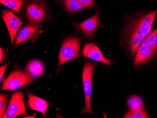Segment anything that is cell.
Here are the masks:
<instances>
[{
	"label": "cell",
	"instance_id": "obj_1",
	"mask_svg": "<svg viewBox=\"0 0 157 118\" xmlns=\"http://www.w3.org/2000/svg\"><path fill=\"white\" fill-rule=\"evenodd\" d=\"M157 13L156 9L137 16L128 24L126 36L132 56L136 54L138 47L150 32Z\"/></svg>",
	"mask_w": 157,
	"mask_h": 118
},
{
	"label": "cell",
	"instance_id": "obj_2",
	"mask_svg": "<svg viewBox=\"0 0 157 118\" xmlns=\"http://www.w3.org/2000/svg\"><path fill=\"white\" fill-rule=\"evenodd\" d=\"M49 10L45 0H29L25 4L23 14L30 23L38 24L48 21Z\"/></svg>",
	"mask_w": 157,
	"mask_h": 118
},
{
	"label": "cell",
	"instance_id": "obj_3",
	"mask_svg": "<svg viewBox=\"0 0 157 118\" xmlns=\"http://www.w3.org/2000/svg\"><path fill=\"white\" fill-rule=\"evenodd\" d=\"M157 52V28L144 40L137 48L134 60L135 66L146 63Z\"/></svg>",
	"mask_w": 157,
	"mask_h": 118
},
{
	"label": "cell",
	"instance_id": "obj_4",
	"mask_svg": "<svg viewBox=\"0 0 157 118\" xmlns=\"http://www.w3.org/2000/svg\"><path fill=\"white\" fill-rule=\"evenodd\" d=\"M97 64L90 62L85 63L82 73V80L84 92L85 105L81 113H88L94 115L91 105V97L92 90L93 74Z\"/></svg>",
	"mask_w": 157,
	"mask_h": 118
},
{
	"label": "cell",
	"instance_id": "obj_5",
	"mask_svg": "<svg viewBox=\"0 0 157 118\" xmlns=\"http://www.w3.org/2000/svg\"><path fill=\"white\" fill-rule=\"evenodd\" d=\"M81 44V40L77 37H70L63 40L59 53V70L64 63L78 58Z\"/></svg>",
	"mask_w": 157,
	"mask_h": 118
},
{
	"label": "cell",
	"instance_id": "obj_6",
	"mask_svg": "<svg viewBox=\"0 0 157 118\" xmlns=\"http://www.w3.org/2000/svg\"><path fill=\"white\" fill-rule=\"evenodd\" d=\"M32 79L29 75L20 69H15L4 79L2 86V90H9L13 91L25 85L30 84Z\"/></svg>",
	"mask_w": 157,
	"mask_h": 118
},
{
	"label": "cell",
	"instance_id": "obj_7",
	"mask_svg": "<svg viewBox=\"0 0 157 118\" xmlns=\"http://www.w3.org/2000/svg\"><path fill=\"white\" fill-rule=\"evenodd\" d=\"M24 98L22 91H16L13 93L7 111L1 118H15L19 115L27 114Z\"/></svg>",
	"mask_w": 157,
	"mask_h": 118
},
{
	"label": "cell",
	"instance_id": "obj_8",
	"mask_svg": "<svg viewBox=\"0 0 157 118\" xmlns=\"http://www.w3.org/2000/svg\"><path fill=\"white\" fill-rule=\"evenodd\" d=\"M44 25L28 24L20 29L17 35L14 47L27 42H35L40 33Z\"/></svg>",
	"mask_w": 157,
	"mask_h": 118
},
{
	"label": "cell",
	"instance_id": "obj_9",
	"mask_svg": "<svg viewBox=\"0 0 157 118\" xmlns=\"http://www.w3.org/2000/svg\"><path fill=\"white\" fill-rule=\"evenodd\" d=\"M99 13L97 12L93 16L82 22L73 23V25L77 30L82 33L89 40H91L94 37L95 32L99 26Z\"/></svg>",
	"mask_w": 157,
	"mask_h": 118
},
{
	"label": "cell",
	"instance_id": "obj_10",
	"mask_svg": "<svg viewBox=\"0 0 157 118\" xmlns=\"http://www.w3.org/2000/svg\"><path fill=\"white\" fill-rule=\"evenodd\" d=\"M128 106L129 110L124 115V118H147L150 116L144 110L143 101L140 97L132 96L128 101Z\"/></svg>",
	"mask_w": 157,
	"mask_h": 118
},
{
	"label": "cell",
	"instance_id": "obj_11",
	"mask_svg": "<svg viewBox=\"0 0 157 118\" xmlns=\"http://www.w3.org/2000/svg\"><path fill=\"white\" fill-rule=\"evenodd\" d=\"M2 17L9 32L11 45H13L14 39L21 25L25 23L13 12L9 10L2 11Z\"/></svg>",
	"mask_w": 157,
	"mask_h": 118
},
{
	"label": "cell",
	"instance_id": "obj_12",
	"mask_svg": "<svg viewBox=\"0 0 157 118\" xmlns=\"http://www.w3.org/2000/svg\"><path fill=\"white\" fill-rule=\"evenodd\" d=\"M82 54L86 58L100 62L106 66H111L113 64L112 61L107 59L103 56L98 47L93 44L87 43L83 47Z\"/></svg>",
	"mask_w": 157,
	"mask_h": 118
},
{
	"label": "cell",
	"instance_id": "obj_13",
	"mask_svg": "<svg viewBox=\"0 0 157 118\" xmlns=\"http://www.w3.org/2000/svg\"><path fill=\"white\" fill-rule=\"evenodd\" d=\"M28 94V105L32 110H35L41 112L46 117V112L48 106V103L45 100L34 96L29 91Z\"/></svg>",
	"mask_w": 157,
	"mask_h": 118
},
{
	"label": "cell",
	"instance_id": "obj_14",
	"mask_svg": "<svg viewBox=\"0 0 157 118\" xmlns=\"http://www.w3.org/2000/svg\"><path fill=\"white\" fill-rule=\"evenodd\" d=\"M27 74L32 78H39L44 72L45 67L44 64L38 60L33 59L27 63L26 67Z\"/></svg>",
	"mask_w": 157,
	"mask_h": 118
},
{
	"label": "cell",
	"instance_id": "obj_15",
	"mask_svg": "<svg viewBox=\"0 0 157 118\" xmlns=\"http://www.w3.org/2000/svg\"><path fill=\"white\" fill-rule=\"evenodd\" d=\"M0 2L6 7L20 14V10L24 3V0H0Z\"/></svg>",
	"mask_w": 157,
	"mask_h": 118
},
{
	"label": "cell",
	"instance_id": "obj_16",
	"mask_svg": "<svg viewBox=\"0 0 157 118\" xmlns=\"http://www.w3.org/2000/svg\"><path fill=\"white\" fill-rule=\"evenodd\" d=\"M67 9L72 13H75L83 9L79 0H64Z\"/></svg>",
	"mask_w": 157,
	"mask_h": 118
},
{
	"label": "cell",
	"instance_id": "obj_17",
	"mask_svg": "<svg viewBox=\"0 0 157 118\" xmlns=\"http://www.w3.org/2000/svg\"><path fill=\"white\" fill-rule=\"evenodd\" d=\"M8 95L1 94L0 95V117L1 118L6 112L8 108Z\"/></svg>",
	"mask_w": 157,
	"mask_h": 118
},
{
	"label": "cell",
	"instance_id": "obj_18",
	"mask_svg": "<svg viewBox=\"0 0 157 118\" xmlns=\"http://www.w3.org/2000/svg\"><path fill=\"white\" fill-rule=\"evenodd\" d=\"M83 9L95 6L94 0H79Z\"/></svg>",
	"mask_w": 157,
	"mask_h": 118
},
{
	"label": "cell",
	"instance_id": "obj_19",
	"mask_svg": "<svg viewBox=\"0 0 157 118\" xmlns=\"http://www.w3.org/2000/svg\"><path fill=\"white\" fill-rule=\"evenodd\" d=\"M7 66H8V64H6L0 68V81L1 82H2V81Z\"/></svg>",
	"mask_w": 157,
	"mask_h": 118
},
{
	"label": "cell",
	"instance_id": "obj_20",
	"mask_svg": "<svg viewBox=\"0 0 157 118\" xmlns=\"http://www.w3.org/2000/svg\"><path fill=\"white\" fill-rule=\"evenodd\" d=\"M4 58V51L2 48H1L0 50V62L1 63L2 62Z\"/></svg>",
	"mask_w": 157,
	"mask_h": 118
},
{
	"label": "cell",
	"instance_id": "obj_21",
	"mask_svg": "<svg viewBox=\"0 0 157 118\" xmlns=\"http://www.w3.org/2000/svg\"><path fill=\"white\" fill-rule=\"evenodd\" d=\"M24 118H35L33 116H28V117H24Z\"/></svg>",
	"mask_w": 157,
	"mask_h": 118
}]
</instances>
